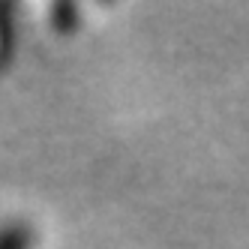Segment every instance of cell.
Masks as SVG:
<instances>
[{
  "label": "cell",
  "instance_id": "obj_1",
  "mask_svg": "<svg viewBox=\"0 0 249 249\" xmlns=\"http://www.w3.org/2000/svg\"><path fill=\"white\" fill-rule=\"evenodd\" d=\"M0 249H24V231L18 225L0 228Z\"/></svg>",
  "mask_w": 249,
  "mask_h": 249
}]
</instances>
